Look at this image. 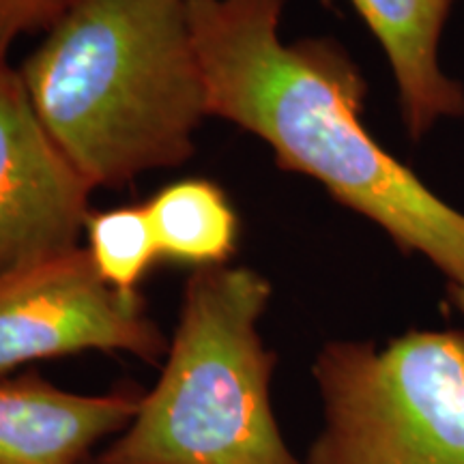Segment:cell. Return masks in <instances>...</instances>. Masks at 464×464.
I'll use <instances>...</instances> for the list:
<instances>
[{
  "mask_svg": "<svg viewBox=\"0 0 464 464\" xmlns=\"http://www.w3.org/2000/svg\"><path fill=\"white\" fill-rule=\"evenodd\" d=\"M89 254L110 286L136 293L138 284L161 258L147 207H119L86 219Z\"/></svg>",
  "mask_w": 464,
  "mask_h": 464,
  "instance_id": "30bf717a",
  "label": "cell"
},
{
  "mask_svg": "<svg viewBox=\"0 0 464 464\" xmlns=\"http://www.w3.org/2000/svg\"><path fill=\"white\" fill-rule=\"evenodd\" d=\"M271 293L249 266H198L158 382L95 464H304L271 396L277 359L260 335Z\"/></svg>",
  "mask_w": 464,
  "mask_h": 464,
  "instance_id": "3957f363",
  "label": "cell"
},
{
  "mask_svg": "<svg viewBox=\"0 0 464 464\" xmlns=\"http://www.w3.org/2000/svg\"><path fill=\"white\" fill-rule=\"evenodd\" d=\"M144 392H67L28 370L0 379V464H82L130 426Z\"/></svg>",
  "mask_w": 464,
  "mask_h": 464,
  "instance_id": "52a82bcc",
  "label": "cell"
},
{
  "mask_svg": "<svg viewBox=\"0 0 464 464\" xmlns=\"http://www.w3.org/2000/svg\"><path fill=\"white\" fill-rule=\"evenodd\" d=\"M450 297L458 307V312L464 316V284H460V286H450Z\"/></svg>",
  "mask_w": 464,
  "mask_h": 464,
  "instance_id": "7c38bea8",
  "label": "cell"
},
{
  "mask_svg": "<svg viewBox=\"0 0 464 464\" xmlns=\"http://www.w3.org/2000/svg\"><path fill=\"white\" fill-rule=\"evenodd\" d=\"M351 3L390 61L409 136L417 140L440 121L464 116V86L443 72L439 58L451 0Z\"/></svg>",
  "mask_w": 464,
  "mask_h": 464,
  "instance_id": "ba28073f",
  "label": "cell"
},
{
  "mask_svg": "<svg viewBox=\"0 0 464 464\" xmlns=\"http://www.w3.org/2000/svg\"><path fill=\"white\" fill-rule=\"evenodd\" d=\"M22 63L34 112L92 189L194 155L208 116L189 0H67Z\"/></svg>",
  "mask_w": 464,
  "mask_h": 464,
  "instance_id": "7a4b0ae2",
  "label": "cell"
},
{
  "mask_svg": "<svg viewBox=\"0 0 464 464\" xmlns=\"http://www.w3.org/2000/svg\"><path fill=\"white\" fill-rule=\"evenodd\" d=\"M321 428L304 464H464V334L327 342L312 363Z\"/></svg>",
  "mask_w": 464,
  "mask_h": 464,
  "instance_id": "277c9868",
  "label": "cell"
},
{
  "mask_svg": "<svg viewBox=\"0 0 464 464\" xmlns=\"http://www.w3.org/2000/svg\"><path fill=\"white\" fill-rule=\"evenodd\" d=\"M67 0H0V61L22 34L48 28L58 20Z\"/></svg>",
  "mask_w": 464,
  "mask_h": 464,
  "instance_id": "8fae6325",
  "label": "cell"
},
{
  "mask_svg": "<svg viewBox=\"0 0 464 464\" xmlns=\"http://www.w3.org/2000/svg\"><path fill=\"white\" fill-rule=\"evenodd\" d=\"M82 464H95V458H92V460H86V462H82Z\"/></svg>",
  "mask_w": 464,
  "mask_h": 464,
  "instance_id": "4fadbf2b",
  "label": "cell"
},
{
  "mask_svg": "<svg viewBox=\"0 0 464 464\" xmlns=\"http://www.w3.org/2000/svg\"><path fill=\"white\" fill-rule=\"evenodd\" d=\"M84 351L158 363L168 340L142 295L110 286L86 247L0 274V379L26 363Z\"/></svg>",
  "mask_w": 464,
  "mask_h": 464,
  "instance_id": "5b68a950",
  "label": "cell"
},
{
  "mask_svg": "<svg viewBox=\"0 0 464 464\" xmlns=\"http://www.w3.org/2000/svg\"><path fill=\"white\" fill-rule=\"evenodd\" d=\"M91 191L39 121L20 69L0 61V274L78 247Z\"/></svg>",
  "mask_w": 464,
  "mask_h": 464,
  "instance_id": "8992f818",
  "label": "cell"
},
{
  "mask_svg": "<svg viewBox=\"0 0 464 464\" xmlns=\"http://www.w3.org/2000/svg\"><path fill=\"white\" fill-rule=\"evenodd\" d=\"M144 207L161 258L198 269L226 265L235 252L239 219L216 183L183 179L158 191Z\"/></svg>",
  "mask_w": 464,
  "mask_h": 464,
  "instance_id": "9c48e42d",
  "label": "cell"
},
{
  "mask_svg": "<svg viewBox=\"0 0 464 464\" xmlns=\"http://www.w3.org/2000/svg\"><path fill=\"white\" fill-rule=\"evenodd\" d=\"M288 0H189L208 116L274 149L277 166L305 174L340 205L379 226L464 284V213L387 153L365 130V82L334 39L286 44Z\"/></svg>",
  "mask_w": 464,
  "mask_h": 464,
  "instance_id": "6da1fadb",
  "label": "cell"
}]
</instances>
